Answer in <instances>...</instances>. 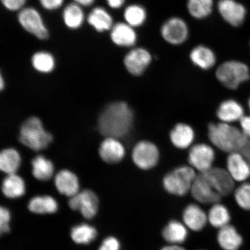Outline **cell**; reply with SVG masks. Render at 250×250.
Wrapping results in <instances>:
<instances>
[{"instance_id":"6da1fadb","label":"cell","mask_w":250,"mask_h":250,"mask_svg":"<svg viewBox=\"0 0 250 250\" xmlns=\"http://www.w3.org/2000/svg\"><path fill=\"white\" fill-rule=\"evenodd\" d=\"M134 112L126 103H110L103 109L98 118V127L102 136L120 139L132 129Z\"/></svg>"},{"instance_id":"7a4b0ae2","label":"cell","mask_w":250,"mask_h":250,"mask_svg":"<svg viewBox=\"0 0 250 250\" xmlns=\"http://www.w3.org/2000/svg\"><path fill=\"white\" fill-rule=\"evenodd\" d=\"M208 129L211 142L221 151L229 154L241 151L249 140L241 129L230 124L212 123Z\"/></svg>"},{"instance_id":"3957f363","label":"cell","mask_w":250,"mask_h":250,"mask_svg":"<svg viewBox=\"0 0 250 250\" xmlns=\"http://www.w3.org/2000/svg\"><path fill=\"white\" fill-rule=\"evenodd\" d=\"M52 140V134L45 130L39 118L31 117L21 125L20 142L33 151H39L45 149Z\"/></svg>"},{"instance_id":"277c9868","label":"cell","mask_w":250,"mask_h":250,"mask_svg":"<svg viewBox=\"0 0 250 250\" xmlns=\"http://www.w3.org/2000/svg\"><path fill=\"white\" fill-rule=\"evenodd\" d=\"M197 175L196 170L190 166H181L165 175L164 188L171 195L186 196L190 191Z\"/></svg>"},{"instance_id":"5b68a950","label":"cell","mask_w":250,"mask_h":250,"mask_svg":"<svg viewBox=\"0 0 250 250\" xmlns=\"http://www.w3.org/2000/svg\"><path fill=\"white\" fill-rule=\"evenodd\" d=\"M215 76L227 88L235 90L240 84L249 80V68L241 62L227 61L219 65Z\"/></svg>"},{"instance_id":"8992f818","label":"cell","mask_w":250,"mask_h":250,"mask_svg":"<svg viewBox=\"0 0 250 250\" xmlns=\"http://www.w3.org/2000/svg\"><path fill=\"white\" fill-rule=\"evenodd\" d=\"M18 20L21 26L27 32L41 40L49 38V33L42 15L36 9L26 7L19 11Z\"/></svg>"},{"instance_id":"52a82bcc","label":"cell","mask_w":250,"mask_h":250,"mask_svg":"<svg viewBox=\"0 0 250 250\" xmlns=\"http://www.w3.org/2000/svg\"><path fill=\"white\" fill-rule=\"evenodd\" d=\"M132 159L134 164L140 169H151L158 163L159 149L154 143L149 141H141L134 146Z\"/></svg>"},{"instance_id":"ba28073f","label":"cell","mask_w":250,"mask_h":250,"mask_svg":"<svg viewBox=\"0 0 250 250\" xmlns=\"http://www.w3.org/2000/svg\"><path fill=\"white\" fill-rule=\"evenodd\" d=\"M68 205L72 210L80 211L84 218L89 220L95 217L98 212L99 199L92 190L85 189L71 197Z\"/></svg>"},{"instance_id":"9c48e42d","label":"cell","mask_w":250,"mask_h":250,"mask_svg":"<svg viewBox=\"0 0 250 250\" xmlns=\"http://www.w3.org/2000/svg\"><path fill=\"white\" fill-rule=\"evenodd\" d=\"M162 38L171 45H179L186 42L189 30L183 19L173 17L165 21L161 29Z\"/></svg>"},{"instance_id":"30bf717a","label":"cell","mask_w":250,"mask_h":250,"mask_svg":"<svg viewBox=\"0 0 250 250\" xmlns=\"http://www.w3.org/2000/svg\"><path fill=\"white\" fill-rule=\"evenodd\" d=\"M215 159V152L211 146L206 144H198L192 146L188 154L190 167L199 173L210 170Z\"/></svg>"},{"instance_id":"8fae6325","label":"cell","mask_w":250,"mask_h":250,"mask_svg":"<svg viewBox=\"0 0 250 250\" xmlns=\"http://www.w3.org/2000/svg\"><path fill=\"white\" fill-rule=\"evenodd\" d=\"M190 192L193 199L201 204L212 205L220 202L222 198L202 173L197 175Z\"/></svg>"},{"instance_id":"7c38bea8","label":"cell","mask_w":250,"mask_h":250,"mask_svg":"<svg viewBox=\"0 0 250 250\" xmlns=\"http://www.w3.org/2000/svg\"><path fill=\"white\" fill-rule=\"evenodd\" d=\"M214 189L222 197L229 195L235 187V181L227 170L220 167H212L210 170L202 173Z\"/></svg>"},{"instance_id":"4fadbf2b","label":"cell","mask_w":250,"mask_h":250,"mask_svg":"<svg viewBox=\"0 0 250 250\" xmlns=\"http://www.w3.org/2000/svg\"><path fill=\"white\" fill-rule=\"evenodd\" d=\"M152 59V55L148 50L136 48L125 55L124 62L125 68L130 74L140 76L147 69Z\"/></svg>"},{"instance_id":"5bb4252c","label":"cell","mask_w":250,"mask_h":250,"mask_svg":"<svg viewBox=\"0 0 250 250\" xmlns=\"http://www.w3.org/2000/svg\"><path fill=\"white\" fill-rule=\"evenodd\" d=\"M218 9L222 18L231 26L239 27L245 21L246 9L241 3L235 0H220Z\"/></svg>"},{"instance_id":"9a60e30c","label":"cell","mask_w":250,"mask_h":250,"mask_svg":"<svg viewBox=\"0 0 250 250\" xmlns=\"http://www.w3.org/2000/svg\"><path fill=\"white\" fill-rule=\"evenodd\" d=\"M227 170L233 180L243 182L250 177V167L240 152L230 153L227 160Z\"/></svg>"},{"instance_id":"2e32d148","label":"cell","mask_w":250,"mask_h":250,"mask_svg":"<svg viewBox=\"0 0 250 250\" xmlns=\"http://www.w3.org/2000/svg\"><path fill=\"white\" fill-rule=\"evenodd\" d=\"M99 152L103 161L109 164H116L124 158L125 149L117 139L107 137L101 144Z\"/></svg>"},{"instance_id":"e0dca14e","label":"cell","mask_w":250,"mask_h":250,"mask_svg":"<svg viewBox=\"0 0 250 250\" xmlns=\"http://www.w3.org/2000/svg\"><path fill=\"white\" fill-rule=\"evenodd\" d=\"M183 220L188 229L193 232H200L207 225L208 217L205 211L198 205L191 203L184 208Z\"/></svg>"},{"instance_id":"ac0fdd59","label":"cell","mask_w":250,"mask_h":250,"mask_svg":"<svg viewBox=\"0 0 250 250\" xmlns=\"http://www.w3.org/2000/svg\"><path fill=\"white\" fill-rule=\"evenodd\" d=\"M110 38L118 46L132 47L136 44L137 36L134 27L126 22H118L112 27Z\"/></svg>"},{"instance_id":"d6986e66","label":"cell","mask_w":250,"mask_h":250,"mask_svg":"<svg viewBox=\"0 0 250 250\" xmlns=\"http://www.w3.org/2000/svg\"><path fill=\"white\" fill-rule=\"evenodd\" d=\"M56 188L61 194L71 198L79 192V180L76 174L68 170H62L55 179Z\"/></svg>"},{"instance_id":"ffe728a7","label":"cell","mask_w":250,"mask_h":250,"mask_svg":"<svg viewBox=\"0 0 250 250\" xmlns=\"http://www.w3.org/2000/svg\"><path fill=\"white\" fill-rule=\"evenodd\" d=\"M217 116L222 123L231 124L240 121L245 116V110L238 102L228 99L222 102L219 105Z\"/></svg>"},{"instance_id":"44dd1931","label":"cell","mask_w":250,"mask_h":250,"mask_svg":"<svg viewBox=\"0 0 250 250\" xmlns=\"http://www.w3.org/2000/svg\"><path fill=\"white\" fill-rule=\"evenodd\" d=\"M162 234L168 245H181L186 241L188 231L185 224L179 221L172 220L164 228Z\"/></svg>"},{"instance_id":"7402d4cb","label":"cell","mask_w":250,"mask_h":250,"mask_svg":"<svg viewBox=\"0 0 250 250\" xmlns=\"http://www.w3.org/2000/svg\"><path fill=\"white\" fill-rule=\"evenodd\" d=\"M217 239L223 250H238L243 242L242 236L236 228L230 224L219 229Z\"/></svg>"},{"instance_id":"603a6c76","label":"cell","mask_w":250,"mask_h":250,"mask_svg":"<svg viewBox=\"0 0 250 250\" xmlns=\"http://www.w3.org/2000/svg\"><path fill=\"white\" fill-rule=\"evenodd\" d=\"M87 21L94 29L99 33L111 30L114 26L112 16L104 8L96 7L90 12Z\"/></svg>"},{"instance_id":"cb8c5ba5","label":"cell","mask_w":250,"mask_h":250,"mask_svg":"<svg viewBox=\"0 0 250 250\" xmlns=\"http://www.w3.org/2000/svg\"><path fill=\"white\" fill-rule=\"evenodd\" d=\"M170 138L176 148L186 149L189 147L194 141V130L188 125L177 124L171 131Z\"/></svg>"},{"instance_id":"d4e9b609","label":"cell","mask_w":250,"mask_h":250,"mask_svg":"<svg viewBox=\"0 0 250 250\" xmlns=\"http://www.w3.org/2000/svg\"><path fill=\"white\" fill-rule=\"evenodd\" d=\"M189 58L193 64L203 70L210 69L216 62L214 52L205 45L195 47L190 52Z\"/></svg>"},{"instance_id":"484cf974","label":"cell","mask_w":250,"mask_h":250,"mask_svg":"<svg viewBox=\"0 0 250 250\" xmlns=\"http://www.w3.org/2000/svg\"><path fill=\"white\" fill-rule=\"evenodd\" d=\"M62 18L68 29L76 30L83 26L85 18L82 7L73 2L65 6L62 11Z\"/></svg>"},{"instance_id":"4316f807","label":"cell","mask_w":250,"mask_h":250,"mask_svg":"<svg viewBox=\"0 0 250 250\" xmlns=\"http://www.w3.org/2000/svg\"><path fill=\"white\" fill-rule=\"evenodd\" d=\"M26 190L22 178L15 174H8L2 183V192L7 198L16 199L24 195Z\"/></svg>"},{"instance_id":"83f0119b","label":"cell","mask_w":250,"mask_h":250,"mask_svg":"<svg viewBox=\"0 0 250 250\" xmlns=\"http://www.w3.org/2000/svg\"><path fill=\"white\" fill-rule=\"evenodd\" d=\"M208 217L211 226L218 229L229 225L231 219L229 210L220 202L211 206Z\"/></svg>"},{"instance_id":"f1b7e54d","label":"cell","mask_w":250,"mask_h":250,"mask_svg":"<svg viewBox=\"0 0 250 250\" xmlns=\"http://www.w3.org/2000/svg\"><path fill=\"white\" fill-rule=\"evenodd\" d=\"M32 173L36 179L48 181L54 173V166L52 162L44 156L37 155L31 161Z\"/></svg>"},{"instance_id":"f546056e","label":"cell","mask_w":250,"mask_h":250,"mask_svg":"<svg viewBox=\"0 0 250 250\" xmlns=\"http://www.w3.org/2000/svg\"><path fill=\"white\" fill-rule=\"evenodd\" d=\"M28 208L36 214H53L58 210V205L51 196H36L30 200Z\"/></svg>"},{"instance_id":"4dcf8cb0","label":"cell","mask_w":250,"mask_h":250,"mask_svg":"<svg viewBox=\"0 0 250 250\" xmlns=\"http://www.w3.org/2000/svg\"><path fill=\"white\" fill-rule=\"evenodd\" d=\"M21 162V156L15 149H5L0 154V169L8 175L17 173Z\"/></svg>"},{"instance_id":"1f68e13d","label":"cell","mask_w":250,"mask_h":250,"mask_svg":"<svg viewBox=\"0 0 250 250\" xmlns=\"http://www.w3.org/2000/svg\"><path fill=\"white\" fill-rule=\"evenodd\" d=\"M97 234L95 228L86 224L78 225L71 230L72 240L78 245H88L96 238Z\"/></svg>"},{"instance_id":"d6a6232c","label":"cell","mask_w":250,"mask_h":250,"mask_svg":"<svg viewBox=\"0 0 250 250\" xmlns=\"http://www.w3.org/2000/svg\"><path fill=\"white\" fill-rule=\"evenodd\" d=\"M31 64L36 71L41 73H50L54 70L55 59L51 53L46 51L37 52L31 58Z\"/></svg>"},{"instance_id":"836d02e7","label":"cell","mask_w":250,"mask_h":250,"mask_svg":"<svg viewBox=\"0 0 250 250\" xmlns=\"http://www.w3.org/2000/svg\"><path fill=\"white\" fill-rule=\"evenodd\" d=\"M213 0H188V11L193 18L202 20L211 14Z\"/></svg>"},{"instance_id":"e575fe53","label":"cell","mask_w":250,"mask_h":250,"mask_svg":"<svg viewBox=\"0 0 250 250\" xmlns=\"http://www.w3.org/2000/svg\"><path fill=\"white\" fill-rule=\"evenodd\" d=\"M124 17L125 22L134 28L138 27L145 23L146 20V11L142 5H130L125 8Z\"/></svg>"},{"instance_id":"d590c367","label":"cell","mask_w":250,"mask_h":250,"mask_svg":"<svg viewBox=\"0 0 250 250\" xmlns=\"http://www.w3.org/2000/svg\"><path fill=\"white\" fill-rule=\"evenodd\" d=\"M237 204L243 210L250 211V183H244L234 190Z\"/></svg>"},{"instance_id":"8d00e7d4","label":"cell","mask_w":250,"mask_h":250,"mask_svg":"<svg viewBox=\"0 0 250 250\" xmlns=\"http://www.w3.org/2000/svg\"><path fill=\"white\" fill-rule=\"evenodd\" d=\"M11 221V213L7 208H0V232L7 233L10 230L9 223Z\"/></svg>"},{"instance_id":"74e56055","label":"cell","mask_w":250,"mask_h":250,"mask_svg":"<svg viewBox=\"0 0 250 250\" xmlns=\"http://www.w3.org/2000/svg\"><path fill=\"white\" fill-rule=\"evenodd\" d=\"M4 8L9 11H20L24 8L27 0H1Z\"/></svg>"},{"instance_id":"f35d334b","label":"cell","mask_w":250,"mask_h":250,"mask_svg":"<svg viewBox=\"0 0 250 250\" xmlns=\"http://www.w3.org/2000/svg\"><path fill=\"white\" fill-rule=\"evenodd\" d=\"M121 245L119 240L110 236L103 240L99 250H120Z\"/></svg>"},{"instance_id":"ab89813d","label":"cell","mask_w":250,"mask_h":250,"mask_svg":"<svg viewBox=\"0 0 250 250\" xmlns=\"http://www.w3.org/2000/svg\"><path fill=\"white\" fill-rule=\"evenodd\" d=\"M41 5L46 10L52 11L60 8L64 0H39Z\"/></svg>"},{"instance_id":"60d3db41","label":"cell","mask_w":250,"mask_h":250,"mask_svg":"<svg viewBox=\"0 0 250 250\" xmlns=\"http://www.w3.org/2000/svg\"><path fill=\"white\" fill-rule=\"evenodd\" d=\"M239 122L243 133L250 140V115H245Z\"/></svg>"},{"instance_id":"b9f144b4","label":"cell","mask_w":250,"mask_h":250,"mask_svg":"<svg viewBox=\"0 0 250 250\" xmlns=\"http://www.w3.org/2000/svg\"><path fill=\"white\" fill-rule=\"evenodd\" d=\"M109 7L112 9H119L123 7L125 0H106Z\"/></svg>"},{"instance_id":"7bdbcfd3","label":"cell","mask_w":250,"mask_h":250,"mask_svg":"<svg viewBox=\"0 0 250 250\" xmlns=\"http://www.w3.org/2000/svg\"><path fill=\"white\" fill-rule=\"evenodd\" d=\"M240 152L242 153L243 155L245 156L247 161L248 162L250 167V140L249 139L248 142L247 143L245 147L243 148Z\"/></svg>"},{"instance_id":"ee69618b","label":"cell","mask_w":250,"mask_h":250,"mask_svg":"<svg viewBox=\"0 0 250 250\" xmlns=\"http://www.w3.org/2000/svg\"><path fill=\"white\" fill-rule=\"evenodd\" d=\"M74 2L80 5L81 7H89L94 4L96 0H73Z\"/></svg>"},{"instance_id":"f6af8a7d","label":"cell","mask_w":250,"mask_h":250,"mask_svg":"<svg viewBox=\"0 0 250 250\" xmlns=\"http://www.w3.org/2000/svg\"><path fill=\"white\" fill-rule=\"evenodd\" d=\"M161 250H186L181 245H168L164 246Z\"/></svg>"},{"instance_id":"bcb514c9","label":"cell","mask_w":250,"mask_h":250,"mask_svg":"<svg viewBox=\"0 0 250 250\" xmlns=\"http://www.w3.org/2000/svg\"><path fill=\"white\" fill-rule=\"evenodd\" d=\"M0 80H1V84H0V87H1V89L2 90L3 89H4L5 84L4 78H3L2 75L1 76V79H0Z\"/></svg>"},{"instance_id":"7dc6e473","label":"cell","mask_w":250,"mask_h":250,"mask_svg":"<svg viewBox=\"0 0 250 250\" xmlns=\"http://www.w3.org/2000/svg\"><path fill=\"white\" fill-rule=\"evenodd\" d=\"M248 107H249V110L250 111V98L248 101Z\"/></svg>"},{"instance_id":"c3c4849f","label":"cell","mask_w":250,"mask_h":250,"mask_svg":"<svg viewBox=\"0 0 250 250\" xmlns=\"http://www.w3.org/2000/svg\"></svg>"}]
</instances>
